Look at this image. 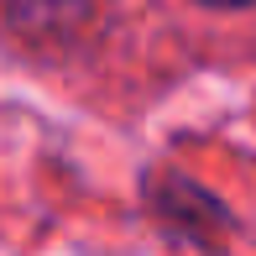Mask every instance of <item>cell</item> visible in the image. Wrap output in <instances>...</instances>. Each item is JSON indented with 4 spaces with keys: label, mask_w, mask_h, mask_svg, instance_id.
<instances>
[{
    "label": "cell",
    "mask_w": 256,
    "mask_h": 256,
    "mask_svg": "<svg viewBox=\"0 0 256 256\" xmlns=\"http://www.w3.org/2000/svg\"><path fill=\"white\" fill-rule=\"evenodd\" d=\"M204 6H225V10H236V6H256V0H204Z\"/></svg>",
    "instance_id": "1"
}]
</instances>
